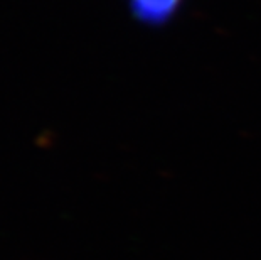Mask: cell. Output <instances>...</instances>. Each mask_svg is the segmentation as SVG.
Segmentation results:
<instances>
[{"label": "cell", "instance_id": "obj_1", "mask_svg": "<svg viewBox=\"0 0 261 260\" xmlns=\"http://www.w3.org/2000/svg\"><path fill=\"white\" fill-rule=\"evenodd\" d=\"M184 0H126L132 15L142 24L160 27L175 17Z\"/></svg>", "mask_w": 261, "mask_h": 260}]
</instances>
